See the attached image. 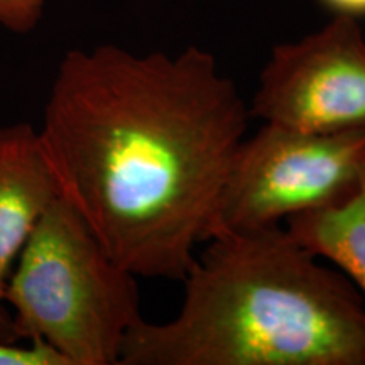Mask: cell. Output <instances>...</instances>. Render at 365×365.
<instances>
[{
    "instance_id": "obj_1",
    "label": "cell",
    "mask_w": 365,
    "mask_h": 365,
    "mask_svg": "<svg viewBox=\"0 0 365 365\" xmlns=\"http://www.w3.org/2000/svg\"><path fill=\"white\" fill-rule=\"evenodd\" d=\"M250 110L212 53L71 49L39 140L59 196L137 277L182 281L213 234Z\"/></svg>"
},
{
    "instance_id": "obj_2",
    "label": "cell",
    "mask_w": 365,
    "mask_h": 365,
    "mask_svg": "<svg viewBox=\"0 0 365 365\" xmlns=\"http://www.w3.org/2000/svg\"><path fill=\"white\" fill-rule=\"evenodd\" d=\"M207 244L180 313L140 318L118 365H365L362 296L286 228L218 232Z\"/></svg>"
},
{
    "instance_id": "obj_3",
    "label": "cell",
    "mask_w": 365,
    "mask_h": 365,
    "mask_svg": "<svg viewBox=\"0 0 365 365\" xmlns=\"http://www.w3.org/2000/svg\"><path fill=\"white\" fill-rule=\"evenodd\" d=\"M19 340H44L71 365H118L143 318L137 276L113 261L58 196L31 232L6 289Z\"/></svg>"
},
{
    "instance_id": "obj_4",
    "label": "cell",
    "mask_w": 365,
    "mask_h": 365,
    "mask_svg": "<svg viewBox=\"0 0 365 365\" xmlns=\"http://www.w3.org/2000/svg\"><path fill=\"white\" fill-rule=\"evenodd\" d=\"M364 166L365 125L308 132L266 122L237 149L212 237L276 227L339 203L355 190Z\"/></svg>"
},
{
    "instance_id": "obj_5",
    "label": "cell",
    "mask_w": 365,
    "mask_h": 365,
    "mask_svg": "<svg viewBox=\"0 0 365 365\" xmlns=\"http://www.w3.org/2000/svg\"><path fill=\"white\" fill-rule=\"evenodd\" d=\"M250 117L308 132L365 125V38L357 19L333 21L294 43L274 46Z\"/></svg>"
},
{
    "instance_id": "obj_6",
    "label": "cell",
    "mask_w": 365,
    "mask_h": 365,
    "mask_svg": "<svg viewBox=\"0 0 365 365\" xmlns=\"http://www.w3.org/2000/svg\"><path fill=\"white\" fill-rule=\"evenodd\" d=\"M59 190L31 124L0 127V341L19 340L6 304L14 264Z\"/></svg>"
},
{
    "instance_id": "obj_7",
    "label": "cell",
    "mask_w": 365,
    "mask_h": 365,
    "mask_svg": "<svg viewBox=\"0 0 365 365\" xmlns=\"http://www.w3.org/2000/svg\"><path fill=\"white\" fill-rule=\"evenodd\" d=\"M286 230L318 259L340 267L365 294V166L355 190L330 207L286 220Z\"/></svg>"
},
{
    "instance_id": "obj_8",
    "label": "cell",
    "mask_w": 365,
    "mask_h": 365,
    "mask_svg": "<svg viewBox=\"0 0 365 365\" xmlns=\"http://www.w3.org/2000/svg\"><path fill=\"white\" fill-rule=\"evenodd\" d=\"M0 365H71L61 352L48 341L34 339L27 345L16 341H0Z\"/></svg>"
},
{
    "instance_id": "obj_9",
    "label": "cell",
    "mask_w": 365,
    "mask_h": 365,
    "mask_svg": "<svg viewBox=\"0 0 365 365\" xmlns=\"http://www.w3.org/2000/svg\"><path fill=\"white\" fill-rule=\"evenodd\" d=\"M46 0H0V26L14 34H29L43 19Z\"/></svg>"
},
{
    "instance_id": "obj_10",
    "label": "cell",
    "mask_w": 365,
    "mask_h": 365,
    "mask_svg": "<svg viewBox=\"0 0 365 365\" xmlns=\"http://www.w3.org/2000/svg\"><path fill=\"white\" fill-rule=\"evenodd\" d=\"M333 16L360 19L365 17V0H318Z\"/></svg>"
}]
</instances>
